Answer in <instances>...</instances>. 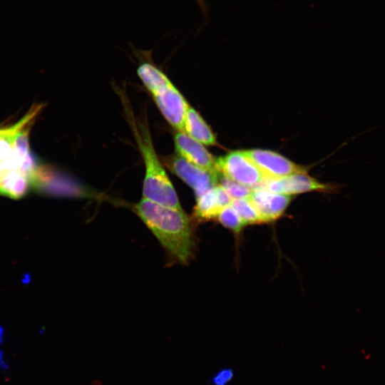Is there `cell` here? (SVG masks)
Listing matches in <instances>:
<instances>
[{
	"label": "cell",
	"instance_id": "cell-10",
	"mask_svg": "<svg viewBox=\"0 0 385 385\" xmlns=\"http://www.w3.org/2000/svg\"><path fill=\"white\" fill-rule=\"evenodd\" d=\"M196 198L194 217L195 220L203 222L216 219L220 212L232 201L227 191L220 184Z\"/></svg>",
	"mask_w": 385,
	"mask_h": 385
},
{
	"label": "cell",
	"instance_id": "cell-1",
	"mask_svg": "<svg viewBox=\"0 0 385 385\" xmlns=\"http://www.w3.org/2000/svg\"><path fill=\"white\" fill-rule=\"evenodd\" d=\"M134 211L155 236L169 261L188 264L194 255V221L183 210L142 198Z\"/></svg>",
	"mask_w": 385,
	"mask_h": 385
},
{
	"label": "cell",
	"instance_id": "cell-9",
	"mask_svg": "<svg viewBox=\"0 0 385 385\" xmlns=\"http://www.w3.org/2000/svg\"><path fill=\"white\" fill-rule=\"evenodd\" d=\"M259 213L262 223L271 222L281 217L291 196L263 189H253L247 197Z\"/></svg>",
	"mask_w": 385,
	"mask_h": 385
},
{
	"label": "cell",
	"instance_id": "cell-15",
	"mask_svg": "<svg viewBox=\"0 0 385 385\" xmlns=\"http://www.w3.org/2000/svg\"><path fill=\"white\" fill-rule=\"evenodd\" d=\"M235 372L231 368H223L217 371L210 379L212 385H228L232 381Z\"/></svg>",
	"mask_w": 385,
	"mask_h": 385
},
{
	"label": "cell",
	"instance_id": "cell-12",
	"mask_svg": "<svg viewBox=\"0 0 385 385\" xmlns=\"http://www.w3.org/2000/svg\"><path fill=\"white\" fill-rule=\"evenodd\" d=\"M230 205L237 212L246 226L262 223L259 213L248 197L232 200Z\"/></svg>",
	"mask_w": 385,
	"mask_h": 385
},
{
	"label": "cell",
	"instance_id": "cell-18",
	"mask_svg": "<svg viewBox=\"0 0 385 385\" xmlns=\"http://www.w3.org/2000/svg\"><path fill=\"white\" fill-rule=\"evenodd\" d=\"M3 353L0 351V366H3Z\"/></svg>",
	"mask_w": 385,
	"mask_h": 385
},
{
	"label": "cell",
	"instance_id": "cell-14",
	"mask_svg": "<svg viewBox=\"0 0 385 385\" xmlns=\"http://www.w3.org/2000/svg\"><path fill=\"white\" fill-rule=\"evenodd\" d=\"M222 185L227 191L232 200L247 197L252 189L245 185L236 183L220 174L219 180Z\"/></svg>",
	"mask_w": 385,
	"mask_h": 385
},
{
	"label": "cell",
	"instance_id": "cell-3",
	"mask_svg": "<svg viewBox=\"0 0 385 385\" xmlns=\"http://www.w3.org/2000/svg\"><path fill=\"white\" fill-rule=\"evenodd\" d=\"M134 133L145 165L143 198L182 208L174 186L155 150L148 127L140 124Z\"/></svg>",
	"mask_w": 385,
	"mask_h": 385
},
{
	"label": "cell",
	"instance_id": "cell-4",
	"mask_svg": "<svg viewBox=\"0 0 385 385\" xmlns=\"http://www.w3.org/2000/svg\"><path fill=\"white\" fill-rule=\"evenodd\" d=\"M216 168L220 175L252 190L264 180L258 168L242 150L217 158Z\"/></svg>",
	"mask_w": 385,
	"mask_h": 385
},
{
	"label": "cell",
	"instance_id": "cell-13",
	"mask_svg": "<svg viewBox=\"0 0 385 385\" xmlns=\"http://www.w3.org/2000/svg\"><path fill=\"white\" fill-rule=\"evenodd\" d=\"M216 219L223 227L229 229L235 235H240L246 226L237 212L230 204L220 212Z\"/></svg>",
	"mask_w": 385,
	"mask_h": 385
},
{
	"label": "cell",
	"instance_id": "cell-6",
	"mask_svg": "<svg viewBox=\"0 0 385 385\" xmlns=\"http://www.w3.org/2000/svg\"><path fill=\"white\" fill-rule=\"evenodd\" d=\"M165 162L175 175L194 190L196 197L218 184L220 173L202 169L178 155L169 157Z\"/></svg>",
	"mask_w": 385,
	"mask_h": 385
},
{
	"label": "cell",
	"instance_id": "cell-17",
	"mask_svg": "<svg viewBox=\"0 0 385 385\" xmlns=\"http://www.w3.org/2000/svg\"><path fill=\"white\" fill-rule=\"evenodd\" d=\"M3 335H4V329H2V327H0V343L2 342Z\"/></svg>",
	"mask_w": 385,
	"mask_h": 385
},
{
	"label": "cell",
	"instance_id": "cell-7",
	"mask_svg": "<svg viewBox=\"0 0 385 385\" xmlns=\"http://www.w3.org/2000/svg\"><path fill=\"white\" fill-rule=\"evenodd\" d=\"M336 188H337L334 185L323 184L317 181L307 175V173H296L277 179H264L255 189H263L291 195L314 190H332Z\"/></svg>",
	"mask_w": 385,
	"mask_h": 385
},
{
	"label": "cell",
	"instance_id": "cell-5",
	"mask_svg": "<svg viewBox=\"0 0 385 385\" xmlns=\"http://www.w3.org/2000/svg\"><path fill=\"white\" fill-rule=\"evenodd\" d=\"M242 151L258 168L264 179H277L292 174L307 173V168L275 152L261 149Z\"/></svg>",
	"mask_w": 385,
	"mask_h": 385
},
{
	"label": "cell",
	"instance_id": "cell-2",
	"mask_svg": "<svg viewBox=\"0 0 385 385\" xmlns=\"http://www.w3.org/2000/svg\"><path fill=\"white\" fill-rule=\"evenodd\" d=\"M145 57L137 68V74L152 95L165 120L176 130L183 131L189 104L168 76L151 60V51H145Z\"/></svg>",
	"mask_w": 385,
	"mask_h": 385
},
{
	"label": "cell",
	"instance_id": "cell-11",
	"mask_svg": "<svg viewBox=\"0 0 385 385\" xmlns=\"http://www.w3.org/2000/svg\"><path fill=\"white\" fill-rule=\"evenodd\" d=\"M183 132L203 145H214L217 143L215 135L210 126L190 106L186 113Z\"/></svg>",
	"mask_w": 385,
	"mask_h": 385
},
{
	"label": "cell",
	"instance_id": "cell-8",
	"mask_svg": "<svg viewBox=\"0 0 385 385\" xmlns=\"http://www.w3.org/2000/svg\"><path fill=\"white\" fill-rule=\"evenodd\" d=\"M174 145L177 155L189 163L212 173H219L216 168V158L204 147L185 132L176 130Z\"/></svg>",
	"mask_w": 385,
	"mask_h": 385
},
{
	"label": "cell",
	"instance_id": "cell-16",
	"mask_svg": "<svg viewBox=\"0 0 385 385\" xmlns=\"http://www.w3.org/2000/svg\"><path fill=\"white\" fill-rule=\"evenodd\" d=\"M200 8L202 9V11H205V0H197Z\"/></svg>",
	"mask_w": 385,
	"mask_h": 385
}]
</instances>
